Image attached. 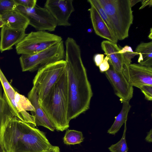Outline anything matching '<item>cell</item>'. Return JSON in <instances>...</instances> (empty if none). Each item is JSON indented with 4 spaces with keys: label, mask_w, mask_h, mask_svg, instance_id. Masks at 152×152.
<instances>
[{
    "label": "cell",
    "mask_w": 152,
    "mask_h": 152,
    "mask_svg": "<svg viewBox=\"0 0 152 152\" xmlns=\"http://www.w3.org/2000/svg\"><path fill=\"white\" fill-rule=\"evenodd\" d=\"M65 44L68 98L69 121L75 118L89 108L93 92L86 70L82 61L80 46L68 37Z\"/></svg>",
    "instance_id": "obj_1"
},
{
    "label": "cell",
    "mask_w": 152,
    "mask_h": 152,
    "mask_svg": "<svg viewBox=\"0 0 152 152\" xmlns=\"http://www.w3.org/2000/svg\"><path fill=\"white\" fill-rule=\"evenodd\" d=\"M15 116L3 128L1 138L8 152H46L53 146L45 133Z\"/></svg>",
    "instance_id": "obj_2"
},
{
    "label": "cell",
    "mask_w": 152,
    "mask_h": 152,
    "mask_svg": "<svg viewBox=\"0 0 152 152\" xmlns=\"http://www.w3.org/2000/svg\"><path fill=\"white\" fill-rule=\"evenodd\" d=\"M40 105L57 131L63 132L69 127L68 98L66 71L53 85Z\"/></svg>",
    "instance_id": "obj_3"
},
{
    "label": "cell",
    "mask_w": 152,
    "mask_h": 152,
    "mask_svg": "<svg viewBox=\"0 0 152 152\" xmlns=\"http://www.w3.org/2000/svg\"><path fill=\"white\" fill-rule=\"evenodd\" d=\"M105 11L118 40L129 36L133 15L129 0H97Z\"/></svg>",
    "instance_id": "obj_4"
},
{
    "label": "cell",
    "mask_w": 152,
    "mask_h": 152,
    "mask_svg": "<svg viewBox=\"0 0 152 152\" xmlns=\"http://www.w3.org/2000/svg\"><path fill=\"white\" fill-rule=\"evenodd\" d=\"M65 50L63 41L36 54L22 55L19 61L23 72H34L49 64L64 60Z\"/></svg>",
    "instance_id": "obj_5"
},
{
    "label": "cell",
    "mask_w": 152,
    "mask_h": 152,
    "mask_svg": "<svg viewBox=\"0 0 152 152\" xmlns=\"http://www.w3.org/2000/svg\"><path fill=\"white\" fill-rule=\"evenodd\" d=\"M66 69V62L63 60L48 65L37 71L33 84L36 89L39 101L44 99Z\"/></svg>",
    "instance_id": "obj_6"
},
{
    "label": "cell",
    "mask_w": 152,
    "mask_h": 152,
    "mask_svg": "<svg viewBox=\"0 0 152 152\" xmlns=\"http://www.w3.org/2000/svg\"><path fill=\"white\" fill-rule=\"evenodd\" d=\"M62 40L61 37L46 31H31L15 45L19 55H32L45 50Z\"/></svg>",
    "instance_id": "obj_7"
},
{
    "label": "cell",
    "mask_w": 152,
    "mask_h": 152,
    "mask_svg": "<svg viewBox=\"0 0 152 152\" xmlns=\"http://www.w3.org/2000/svg\"><path fill=\"white\" fill-rule=\"evenodd\" d=\"M15 8L28 19L29 25L37 31H53L57 26L56 20L45 7L37 4L33 8H28L16 5Z\"/></svg>",
    "instance_id": "obj_8"
},
{
    "label": "cell",
    "mask_w": 152,
    "mask_h": 152,
    "mask_svg": "<svg viewBox=\"0 0 152 152\" xmlns=\"http://www.w3.org/2000/svg\"><path fill=\"white\" fill-rule=\"evenodd\" d=\"M121 72L133 87L139 88L143 85L152 86V67L131 64L128 67L123 66Z\"/></svg>",
    "instance_id": "obj_9"
},
{
    "label": "cell",
    "mask_w": 152,
    "mask_h": 152,
    "mask_svg": "<svg viewBox=\"0 0 152 152\" xmlns=\"http://www.w3.org/2000/svg\"><path fill=\"white\" fill-rule=\"evenodd\" d=\"M72 0H47L44 7L50 13L56 20L57 25L69 26L71 14L75 11Z\"/></svg>",
    "instance_id": "obj_10"
},
{
    "label": "cell",
    "mask_w": 152,
    "mask_h": 152,
    "mask_svg": "<svg viewBox=\"0 0 152 152\" xmlns=\"http://www.w3.org/2000/svg\"><path fill=\"white\" fill-rule=\"evenodd\" d=\"M105 73L121 102H129L133 97V87L127 81L122 72L116 71L110 65L109 69Z\"/></svg>",
    "instance_id": "obj_11"
},
{
    "label": "cell",
    "mask_w": 152,
    "mask_h": 152,
    "mask_svg": "<svg viewBox=\"0 0 152 152\" xmlns=\"http://www.w3.org/2000/svg\"><path fill=\"white\" fill-rule=\"evenodd\" d=\"M26 30L12 28L5 24L0 31V51L1 53L10 50L19 43L26 34Z\"/></svg>",
    "instance_id": "obj_12"
},
{
    "label": "cell",
    "mask_w": 152,
    "mask_h": 152,
    "mask_svg": "<svg viewBox=\"0 0 152 152\" xmlns=\"http://www.w3.org/2000/svg\"><path fill=\"white\" fill-rule=\"evenodd\" d=\"M88 11L90 12L91 22L96 34L107 40L116 43L118 40L95 8L91 6Z\"/></svg>",
    "instance_id": "obj_13"
},
{
    "label": "cell",
    "mask_w": 152,
    "mask_h": 152,
    "mask_svg": "<svg viewBox=\"0 0 152 152\" xmlns=\"http://www.w3.org/2000/svg\"><path fill=\"white\" fill-rule=\"evenodd\" d=\"M28 98L35 109L34 112H31V115L34 117L36 126H42L53 132L55 129L48 117L40 106L36 90L33 86L28 94Z\"/></svg>",
    "instance_id": "obj_14"
},
{
    "label": "cell",
    "mask_w": 152,
    "mask_h": 152,
    "mask_svg": "<svg viewBox=\"0 0 152 152\" xmlns=\"http://www.w3.org/2000/svg\"><path fill=\"white\" fill-rule=\"evenodd\" d=\"M101 47L109 58V64L116 71L121 72L124 66L122 55L119 52L120 48L116 43L108 40H104L101 43Z\"/></svg>",
    "instance_id": "obj_15"
},
{
    "label": "cell",
    "mask_w": 152,
    "mask_h": 152,
    "mask_svg": "<svg viewBox=\"0 0 152 152\" xmlns=\"http://www.w3.org/2000/svg\"><path fill=\"white\" fill-rule=\"evenodd\" d=\"M1 17L5 24L13 28L26 30L29 25L27 18L15 8L7 12Z\"/></svg>",
    "instance_id": "obj_16"
},
{
    "label": "cell",
    "mask_w": 152,
    "mask_h": 152,
    "mask_svg": "<svg viewBox=\"0 0 152 152\" xmlns=\"http://www.w3.org/2000/svg\"><path fill=\"white\" fill-rule=\"evenodd\" d=\"M15 99L16 107L21 118L22 121L33 124L35 126H36L34 117L27 112L35 111L34 107L28 98L16 91Z\"/></svg>",
    "instance_id": "obj_17"
},
{
    "label": "cell",
    "mask_w": 152,
    "mask_h": 152,
    "mask_svg": "<svg viewBox=\"0 0 152 152\" xmlns=\"http://www.w3.org/2000/svg\"><path fill=\"white\" fill-rule=\"evenodd\" d=\"M0 82L4 91L3 96L14 116L22 121L15 102L16 91L9 83L0 68Z\"/></svg>",
    "instance_id": "obj_18"
},
{
    "label": "cell",
    "mask_w": 152,
    "mask_h": 152,
    "mask_svg": "<svg viewBox=\"0 0 152 152\" xmlns=\"http://www.w3.org/2000/svg\"><path fill=\"white\" fill-rule=\"evenodd\" d=\"M135 52L139 57V64L146 67L152 66V42H142L136 47Z\"/></svg>",
    "instance_id": "obj_19"
},
{
    "label": "cell",
    "mask_w": 152,
    "mask_h": 152,
    "mask_svg": "<svg viewBox=\"0 0 152 152\" xmlns=\"http://www.w3.org/2000/svg\"><path fill=\"white\" fill-rule=\"evenodd\" d=\"M122 103V107L120 112L118 115L115 117V119L113 123L107 131V133L110 134L115 135L123 124L126 122L131 106L128 101H124Z\"/></svg>",
    "instance_id": "obj_20"
},
{
    "label": "cell",
    "mask_w": 152,
    "mask_h": 152,
    "mask_svg": "<svg viewBox=\"0 0 152 152\" xmlns=\"http://www.w3.org/2000/svg\"><path fill=\"white\" fill-rule=\"evenodd\" d=\"M0 82V139L3 128L14 116L3 96Z\"/></svg>",
    "instance_id": "obj_21"
},
{
    "label": "cell",
    "mask_w": 152,
    "mask_h": 152,
    "mask_svg": "<svg viewBox=\"0 0 152 152\" xmlns=\"http://www.w3.org/2000/svg\"><path fill=\"white\" fill-rule=\"evenodd\" d=\"M84 137L81 132L67 129L63 138L64 143L67 145L79 144L83 142Z\"/></svg>",
    "instance_id": "obj_22"
},
{
    "label": "cell",
    "mask_w": 152,
    "mask_h": 152,
    "mask_svg": "<svg viewBox=\"0 0 152 152\" xmlns=\"http://www.w3.org/2000/svg\"><path fill=\"white\" fill-rule=\"evenodd\" d=\"M126 122L124 123V127L122 137L117 143L111 145L108 148L110 152H128V148L126 140Z\"/></svg>",
    "instance_id": "obj_23"
},
{
    "label": "cell",
    "mask_w": 152,
    "mask_h": 152,
    "mask_svg": "<svg viewBox=\"0 0 152 152\" xmlns=\"http://www.w3.org/2000/svg\"><path fill=\"white\" fill-rule=\"evenodd\" d=\"M119 52L121 53L124 60L123 66L128 67L132 62V59L138 55V53L132 50V48L127 45L120 49Z\"/></svg>",
    "instance_id": "obj_24"
},
{
    "label": "cell",
    "mask_w": 152,
    "mask_h": 152,
    "mask_svg": "<svg viewBox=\"0 0 152 152\" xmlns=\"http://www.w3.org/2000/svg\"><path fill=\"white\" fill-rule=\"evenodd\" d=\"M87 1L90 3L91 6L95 8L101 18L113 32L108 17L104 10L97 0H88Z\"/></svg>",
    "instance_id": "obj_25"
},
{
    "label": "cell",
    "mask_w": 152,
    "mask_h": 152,
    "mask_svg": "<svg viewBox=\"0 0 152 152\" xmlns=\"http://www.w3.org/2000/svg\"><path fill=\"white\" fill-rule=\"evenodd\" d=\"M16 6L14 0H0V17L7 12L15 9Z\"/></svg>",
    "instance_id": "obj_26"
},
{
    "label": "cell",
    "mask_w": 152,
    "mask_h": 152,
    "mask_svg": "<svg viewBox=\"0 0 152 152\" xmlns=\"http://www.w3.org/2000/svg\"><path fill=\"white\" fill-rule=\"evenodd\" d=\"M140 88L144 94L145 99L148 101L152 100V86L143 85L141 86Z\"/></svg>",
    "instance_id": "obj_27"
},
{
    "label": "cell",
    "mask_w": 152,
    "mask_h": 152,
    "mask_svg": "<svg viewBox=\"0 0 152 152\" xmlns=\"http://www.w3.org/2000/svg\"><path fill=\"white\" fill-rule=\"evenodd\" d=\"M16 5H20L26 8H32L37 4V0H14Z\"/></svg>",
    "instance_id": "obj_28"
},
{
    "label": "cell",
    "mask_w": 152,
    "mask_h": 152,
    "mask_svg": "<svg viewBox=\"0 0 152 152\" xmlns=\"http://www.w3.org/2000/svg\"><path fill=\"white\" fill-rule=\"evenodd\" d=\"M109 58L106 56L104 58L102 62L99 66L100 72H103L107 71L110 68V65L108 62Z\"/></svg>",
    "instance_id": "obj_29"
},
{
    "label": "cell",
    "mask_w": 152,
    "mask_h": 152,
    "mask_svg": "<svg viewBox=\"0 0 152 152\" xmlns=\"http://www.w3.org/2000/svg\"><path fill=\"white\" fill-rule=\"evenodd\" d=\"M104 55L101 54H96L94 56V60L96 65L99 66L103 61L104 58Z\"/></svg>",
    "instance_id": "obj_30"
},
{
    "label": "cell",
    "mask_w": 152,
    "mask_h": 152,
    "mask_svg": "<svg viewBox=\"0 0 152 152\" xmlns=\"http://www.w3.org/2000/svg\"><path fill=\"white\" fill-rule=\"evenodd\" d=\"M141 5L139 9L141 10L147 6L151 7L152 6V0H142Z\"/></svg>",
    "instance_id": "obj_31"
},
{
    "label": "cell",
    "mask_w": 152,
    "mask_h": 152,
    "mask_svg": "<svg viewBox=\"0 0 152 152\" xmlns=\"http://www.w3.org/2000/svg\"><path fill=\"white\" fill-rule=\"evenodd\" d=\"M145 140L148 142H152V129H151L150 131L148 132L147 135L145 139Z\"/></svg>",
    "instance_id": "obj_32"
},
{
    "label": "cell",
    "mask_w": 152,
    "mask_h": 152,
    "mask_svg": "<svg viewBox=\"0 0 152 152\" xmlns=\"http://www.w3.org/2000/svg\"><path fill=\"white\" fill-rule=\"evenodd\" d=\"M46 152H61L59 147L58 146H53Z\"/></svg>",
    "instance_id": "obj_33"
},
{
    "label": "cell",
    "mask_w": 152,
    "mask_h": 152,
    "mask_svg": "<svg viewBox=\"0 0 152 152\" xmlns=\"http://www.w3.org/2000/svg\"><path fill=\"white\" fill-rule=\"evenodd\" d=\"M0 152H8L3 145L1 137L0 139Z\"/></svg>",
    "instance_id": "obj_34"
},
{
    "label": "cell",
    "mask_w": 152,
    "mask_h": 152,
    "mask_svg": "<svg viewBox=\"0 0 152 152\" xmlns=\"http://www.w3.org/2000/svg\"><path fill=\"white\" fill-rule=\"evenodd\" d=\"M142 0H129L131 7L136 4L137 3L141 1Z\"/></svg>",
    "instance_id": "obj_35"
},
{
    "label": "cell",
    "mask_w": 152,
    "mask_h": 152,
    "mask_svg": "<svg viewBox=\"0 0 152 152\" xmlns=\"http://www.w3.org/2000/svg\"><path fill=\"white\" fill-rule=\"evenodd\" d=\"M4 24L5 23L3 21L1 17H0V28H1Z\"/></svg>",
    "instance_id": "obj_36"
},
{
    "label": "cell",
    "mask_w": 152,
    "mask_h": 152,
    "mask_svg": "<svg viewBox=\"0 0 152 152\" xmlns=\"http://www.w3.org/2000/svg\"><path fill=\"white\" fill-rule=\"evenodd\" d=\"M148 37L149 39H152V28H151L150 29V33L148 35Z\"/></svg>",
    "instance_id": "obj_37"
}]
</instances>
